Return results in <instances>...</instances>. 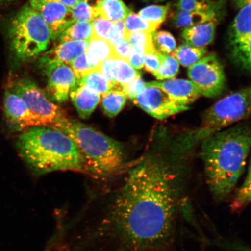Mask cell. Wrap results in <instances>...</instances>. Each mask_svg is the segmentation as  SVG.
<instances>
[{
  "mask_svg": "<svg viewBox=\"0 0 251 251\" xmlns=\"http://www.w3.org/2000/svg\"><path fill=\"white\" fill-rule=\"evenodd\" d=\"M88 45L89 42L87 41L61 42L43 55L40 60L41 65L55 63H63L69 65L75 58L86 52Z\"/></svg>",
  "mask_w": 251,
  "mask_h": 251,
  "instance_id": "cell-14",
  "label": "cell"
},
{
  "mask_svg": "<svg viewBox=\"0 0 251 251\" xmlns=\"http://www.w3.org/2000/svg\"><path fill=\"white\" fill-rule=\"evenodd\" d=\"M183 172L150 155L130 172L124 186L82 210L85 224L76 247L93 251H169L183 200Z\"/></svg>",
  "mask_w": 251,
  "mask_h": 251,
  "instance_id": "cell-1",
  "label": "cell"
},
{
  "mask_svg": "<svg viewBox=\"0 0 251 251\" xmlns=\"http://www.w3.org/2000/svg\"><path fill=\"white\" fill-rule=\"evenodd\" d=\"M59 131L74 141L82 160L83 172L97 178L111 177L123 165L121 143L89 126L69 120Z\"/></svg>",
  "mask_w": 251,
  "mask_h": 251,
  "instance_id": "cell-4",
  "label": "cell"
},
{
  "mask_svg": "<svg viewBox=\"0 0 251 251\" xmlns=\"http://www.w3.org/2000/svg\"><path fill=\"white\" fill-rule=\"evenodd\" d=\"M251 202V165L248 169L247 175L243 183L235 193L231 204L233 212H238L246 208Z\"/></svg>",
  "mask_w": 251,
  "mask_h": 251,
  "instance_id": "cell-28",
  "label": "cell"
},
{
  "mask_svg": "<svg viewBox=\"0 0 251 251\" xmlns=\"http://www.w3.org/2000/svg\"><path fill=\"white\" fill-rule=\"evenodd\" d=\"M169 9L168 5H150L141 9L138 15L144 20L160 25L165 21Z\"/></svg>",
  "mask_w": 251,
  "mask_h": 251,
  "instance_id": "cell-33",
  "label": "cell"
},
{
  "mask_svg": "<svg viewBox=\"0 0 251 251\" xmlns=\"http://www.w3.org/2000/svg\"><path fill=\"white\" fill-rule=\"evenodd\" d=\"M152 36L153 33L146 31L127 32L125 31V39L130 44L131 49L146 53L156 50L153 45Z\"/></svg>",
  "mask_w": 251,
  "mask_h": 251,
  "instance_id": "cell-27",
  "label": "cell"
},
{
  "mask_svg": "<svg viewBox=\"0 0 251 251\" xmlns=\"http://www.w3.org/2000/svg\"><path fill=\"white\" fill-rule=\"evenodd\" d=\"M251 95L249 87L219 100L204 112L199 129L188 135L187 139L193 144L247 119L251 112Z\"/></svg>",
  "mask_w": 251,
  "mask_h": 251,
  "instance_id": "cell-6",
  "label": "cell"
},
{
  "mask_svg": "<svg viewBox=\"0 0 251 251\" xmlns=\"http://www.w3.org/2000/svg\"><path fill=\"white\" fill-rule=\"evenodd\" d=\"M153 42L157 51L168 55L176 49V42L174 36L166 31L153 33Z\"/></svg>",
  "mask_w": 251,
  "mask_h": 251,
  "instance_id": "cell-30",
  "label": "cell"
},
{
  "mask_svg": "<svg viewBox=\"0 0 251 251\" xmlns=\"http://www.w3.org/2000/svg\"><path fill=\"white\" fill-rule=\"evenodd\" d=\"M69 65H70L77 78L82 77L93 71L98 70L89 60L86 52L75 58Z\"/></svg>",
  "mask_w": 251,
  "mask_h": 251,
  "instance_id": "cell-36",
  "label": "cell"
},
{
  "mask_svg": "<svg viewBox=\"0 0 251 251\" xmlns=\"http://www.w3.org/2000/svg\"><path fill=\"white\" fill-rule=\"evenodd\" d=\"M165 57V54H162L157 50L147 52L144 58V67L147 72L153 74L161 67Z\"/></svg>",
  "mask_w": 251,
  "mask_h": 251,
  "instance_id": "cell-37",
  "label": "cell"
},
{
  "mask_svg": "<svg viewBox=\"0 0 251 251\" xmlns=\"http://www.w3.org/2000/svg\"><path fill=\"white\" fill-rule=\"evenodd\" d=\"M93 36L97 38L108 40L109 39L114 28V23L97 17L92 22Z\"/></svg>",
  "mask_w": 251,
  "mask_h": 251,
  "instance_id": "cell-35",
  "label": "cell"
},
{
  "mask_svg": "<svg viewBox=\"0 0 251 251\" xmlns=\"http://www.w3.org/2000/svg\"><path fill=\"white\" fill-rule=\"evenodd\" d=\"M9 90L21 97L41 126L59 130L69 120L64 110L32 80L18 78L11 84Z\"/></svg>",
  "mask_w": 251,
  "mask_h": 251,
  "instance_id": "cell-7",
  "label": "cell"
},
{
  "mask_svg": "<svg viewBox=\"0 0 251 251\" xmlns=\"http://www.w3.org/2000/svg\"></svg>",
  "mask_w": 251,
  "mask_h": 251,
  "instance_id": "cell-46",
  "label": "cell"
},
{
  "mask_svg": "<svg viewBox=\"0 0 251 251\" xmlns=\"http://www.w3.org/2000/svg\"><path fill=\"white\" fill-rule=\"evenodd\" d=\"M133 102L151 117L163 120L187 111L190 106L172 99L159 87L146 86Z\"/></svg>",
  "mask_w": 251,
  "mask_h": 251,
  "instance_id": "cell-9",
  "label": "cell"
},
{
  "mask_svg": "<svg viewBox=\"0 0 251 251\" xmlns=\"http://www.w3.org/2000/svg\"><path fill=\"white\" fill-rule=\"evenodd\" d=\"M70 96L78 115L83 119L90 117L100 100L99 93L76 81L71 89Z\"/></svg>",
  "mask_w": 251,
  "mask_h": 251,
  "instance_id": "cell-16",
  "label": "cell"
},
{
  "mask_svg": "<svg viewBox=\"0 0 251 251\" xmlns=\"http://www.w3.org/2000/svg\"><path fill=\"white\" fill-rule=\"evenodd\" d=\"M17 145L22 158L37 175L55 171L83 172L76 144L61 131L45 126L30 127L20 135Z\"/></svg>",
  "mask_w": 251,
  "mask_h": 251,
  "instance_id": "cell-3",
  "label": "cell"
},
{
  "mask_svg": "<svg viewBox=\"0 0 251 251\" xmlns=\"http://www.w3.org/2000/svg\"><path fill=\"white\" fill-rule=\"evenodd\" d=\"M251 37L228 42V55L235 65L243 71L251 70Z\"/></svg>",
  "mask_w": 251,
  "mask_h": 251,
  "instance_id": "cell-17",
  "label": "cell"
},
{
  "mask_svg": "<svg viewBox=\"0 0 251 251\" xmlns=\"http://www.w3.org/2000/svg\"><path fill=\"white\" fill-rule=\"evenodd\" d=\"M102 106L105 114L114 118L120 112L126 102L127 97L121 84H117L102 96Z\"/></svg>",
  "mask_w": 251,
  "mask_h": 251,
  "instance_id": "cell-21",
  "label": "cell"
},
{
  "mask_svg": "<svg viewBox=\"0 0 251 251\" xmlns=\"http://www.w3.org/2000/svg\"><path fill=\"white\" fill-rule=\"evenodd\" d=\"M94 7L96 17H101L112 23L124 22L130 11L122 0H100Z\"/></svg>",
  "mask_w": 251,
  "mask_h": 251,
  "instance_id": "cell-18",
  "label": "cell"
},
{
  "mask_svg": "<svg viewBox=\"0 0 251 251\" xmlns=\"http://www.w3.org/2000/svg\"><path fill=\"white\" fill-rule=\"evenodd\" d=\"M75 23H91L96 17L93 6L89 0H80L74 7L71 9Z\"/></svg>",
  "mask_w": 251,
  "mask_h": 251,
  "instance_id": "cell-32",
  "label": "cell"
},
{
  "mask_svg": "<svg viewBox=\"0 0 251 251\" xmlns=\"http://www.w3.org/2000/svg\"><path fill=\"white\" fill-rule=\"evenodd\" d=\"M234 2L237 7L240 8L243 7V6L251 3V0H234Z\"/></svg>",
  "mask_w": 251,
  "mask_h": 251,
  "instance_id": "cell-43",
  "label": "cell"
},
{
  "mask_svg": "<svg viewBox=\"0 0 251 251\" xmlns=\"http://www.w3.org/2000/svg\"><path fill=\"white\" fill-rule=\"evenodd\" d=\"M4 109L5 117L14 130L24 131L30 127L41 126L26 103L10 90L5 93Z\"/></svg>",
  "mask_w": 251,
  "mask_h": 251,
  "instance_id": "cell-12",
  "label": "cell"
},
{
  "mask_svg": "<svg viewBox=\"0 0 251 251\" xmlns=\"http://www.w3.org/2000/svg\"><path fill=\"white\" fill-rule=\"evenodd\" d=\"M251 144L250 127L240 124L202 141L201 156L206 183L216 201L230 195L243 175Z\"/></svg>",
  "mask_w": 251,
  "mask_h": 251,
  "instance_id": "cell-2",
  "label": "cell"
},
{
  "mask_svg": "<svg viewBox=\"0 0 251 251\" xmlns=\"http://www.w3.org/2000/svg\"><path fill=\"white\" fill-rule=\"evenodd\" d=\"M144 2L146 3H158L166 1V0H143Z\"/></svg>",
  "mask_w": 251,
  "mask_h": 251,
  "instance_id": "cell-45",
  "label": "cell"
},
{
  "mask_svg": "<svg viewBox=\"0 0 251 251\" xmlns=\"http://www.w3.org/2000/svg\"><path fill=\"white\" fill-rule=\"evenodd\" d=\"M251 36V3L240 8L228 33V42Z\"/></svg>",
  "mask_w": 251,
  "mask_h": 251,
  "instance_id": "cell-22",
  "label": "cell"
},
{
  "mask_svg": "<svg viewBox=\"0 0 251 251\" xmlns=\"http://www.w3.org/2000/svg\"><path fill=\"white\" fill-rule=\"evenodd\" d=\"M125 28L123 21L114 23V30L112 31L108 42L112 46L125 39Z\"/></svg>",
  "mask_w": 251,
  "mask_h": 251,
  "instance_id": "cell-41",
  "label": "cell"
},
{
  "mask_svg": "<svg viewBox=\"0 0 251 251\" xmlns=\"http://www.w3.org/2000/svg\"><path fill=\"white\" fill-rule=\"evenodd\" d=\"M187 75L201 96L208 98L221 95L225 89L226 79L224 67L214 54L203 56L188 67Z\"/></svg>",
  "mask_w": 251,
  "mask_h": 251,
  "instance_id": "cell-8",
  "label": "cell"
},
{
  "mask_svg": "<svg viewBox=\"0 0 251 251\" xmlns=\"http://www.w3.org/2000/svg\"><path fill=\"white\" fill-rule=\"evenodd\" d=\"M125 31L127 32L135 31H146V32L154 33L160 25L151 23L144 20L140 15L130 11L124 21Z\"/></svg>",
  "mask_w": 251,
  "mask_h": 251,
  "instance_id": "cell-29",
  "label": "cell"
},
{
  "mask_svg": "<svg viewBox=\"0 0 251 251\" xmlns=\"http://www.w3.org/2000/svg\"><path fill=\"white\" fill-rule=\"evenodd\" d=\"M206 53L205 48H197L186 44L176 49L172 55L177 59L179 64L184 67H190L203 58Z\"/></svg>",
  "mask_w": 251,
  "mask_h": 251,
  "instance_id": "cell-25",
  "label": "cell"
},
{
  "mask_svg": "<svg viewBox=\"0 0 251 251\" xmlns=\"http://www.w3.org/2000/svg\"><path fill=\"white\" fill-rule=\"evenodd\" d=\"M221 9V6L211 11L187 12L177 8L172 15L173 23L177 28L186 29L208 20L215 16L219 15Z\"/></svg>",
  "mask_w": 251,
  "mask_h": 251,
  "instance_id": "cell-19",
  "label": "cell"
},
{
  "mask_svg": "<svg viewBox=\"0 0 251 251\" xmlns=\"http://www.w3.org/2000/svg\"><path fill=\"white\" fill-rule=\"evenodd\" d=\"M76 82L84 84L95 91L100 96H103L112 89L116 84H112L100 73L99 70L93 71L80 78H76Z\"/></svg>",
  "mask_w": 251,
  "mask_h": 251,
  "instance_id": "cell-24",
  "label": "cell"
},
{
  "mask_svg": "<svg viewBox=\"0 0 251 251\" xmlns=\"http://www.w3.org/2000/svg\"><path fill=\"white\" fill-rule=\"evenodd\" d=\"M113 50L114 58L127 61L131 54V47L127 41L124 39L113 46Z\"/></svg>",
  "mask_w": 251,
  "mask_h": 251,
  "instance_id": "cell-39",
  "label": "cell"
},
{
  "mask_svg": "<svg viewBox=\"0 0 251 251\" xmlns=\"http://www.w3.org/2000/svg\"><path fill=\"white\" fill-rule=\"evenodd\" d=\"M179 71V63L174 56L165 55L161 67L154 73L153 76L158 80H166L174 78Z\"/></svg>",
  "mask_w": 251,
  "mask_h": 251,
  "instance_id": "cell-31",
  "label": "cell"
},
{
  "mask_svg": "<svg viewBox=\"0 0 251 251\" xmlns=\"http://www.w3.org/2000/svg\"><path fill=\"white\" fill-rule=\"evenodd\" d=\"M122 87L127 98L131 99L133 101L145 89L146 82L141 77H139L131 81L130 83L122 86Z\"/></svg>",
  "mask_w": 251,
  "mask_h": 251,
  "instance_id": "cell-38",
  "label": "cell"
},
{
  "mask_svg": "<svg viewBox=\"0 0 251 251\" xmlns=\"http://www.w3.org/2000/svg\"><path fill=\"white\" fill-rule=\"evenodd\" d=\"M218 23L219 15L215 16L203 23L184 29L182 37L187 45L204 48L214 40Z\"/></svg>",
  "mask_w": 251,
  "mask_h": 251,
  "instance_id": "cell-15",
  "label": "cell"
},
{
  "mask_svg": "<svg viewBox=\"0 0 251 251\" xmlns=\"http://www.w3.org/2000/svg\"><path fill=\"white\" fill-rule=\"evenodd\" d=\"M30 6L38 12L51 32V39L60 37L74 23L71 8L55 0H30Z\"/></svg>",
  "mask_w": 251,
  "mask_h": 251,
  "instance_id": "cell-10",
  "label": "cell"
},
{
  "mask_svg": "<svg viewBox=\"0 0 251 251\" xmlns=\"http://www.w3.org/2000/svg\"><path fill=\"white\" fill-rule=\"evenodd\" d=\"M146 86L159 87L178 102L190 106L201 96L199 89L191 80L172 78L162 81H152Z\"/></svg>",
  "mask_w": 251,
  "mask_h": 251,
  "instance_id": "cell-13",
  "label": "cell"
},
{
  "mask_svg": "<svg viewBox=\"0 0 251 251\" xmlns=\"http://www.w3.org/2000/svg\"><path fill=\"white\" fill-rule=\"evenodd\" d=\"M93 36V27L91 23H74L61 34L59 38L63 42L68 41H87Z\"/></svg>",
  "mask_w": 251,
  "mask_h": 251,
  "instance_id": "cell-26",
  "label": "cell"
},
{
  "mask_svg": "<svg viewBox=\"0 0 251 251\" xmlns=\"http://www.w3.org/2000/svg\"><path fill=\"white\" fill-rule=\"evenodd\" d=\"M112 75L114 82L122 86L141 77L140 72L131 67L127 61L117 58H113Z\"/></svg>",
  "mask_w": 251,
  "mask_h": 251,
  "instance_id": "cell-23",
  "label": "cell"
},
{
  "mask_svg": "<svg viewBox=\"0 0 251 251\" xmlns=\"http://www.w3.org/2000/svg\"><path fill=\"white\" fill-rule=\"evenodd\" d=\"M85 52L89 60L97 69L106 59L114 58L111 44L108 40L94 37L89 41Z\"/></svg>",
  "mask_w": 251,
  "mask_h": 251,
  "instance_id": "cell-20",
  "label": "cell"
},
{
  "mask_svg": "<svg viewBox=\"0 0 251 251\" xmlns=\"http://www.w3.org/2000/svg\"><path fill=\"white\" fill-rule=\"evenodd\" d=\"M48 77L47 90L53 101L62 103L68 101L76 77L70 66L63 63L43 65Z\"/></svg>",
  "mask_w": 251,
  "mask_h": 251,
  "instance_id": "cell-11",
  "label": "cell"
},
{
  "mask_svg": "<svg viewBox=\"0 0 251 251\" xmlns=\"http://www.w3.org/2000/svg\"><path fill=\"white\" fill-rule=\"evenodd\" d=\"M15 1L17 0H0V9Z\"/></svg>",
  "mask_w": 251,
  "mask_h": 251,
  "instance_id": "cell-44",
  "label": "cell"
},
{
  "mask_svg": "<svg viewBox=\"0 0 251 251\" xmlns=\"http://www.w3.org/2000/svg\"><path fill=\"white\" fill-rule=\"evenodd\" d=\"M222 4H215L209 0H178L177 8L187 12H204L213 10Z\"/></svg>",
  "mask_w": 251,
  "mask_h": 251,
  "instance_id": "cell-34",
  "label": "cell"
},
{
  "mask_svg": "<svg viewBox=\"0 0 251 251\" xmlns=\"http://www.w3.org/2000/svg\"><path fill=\"white\" fill-rule=\"evenodd\" d=\"M8 34L12 51L20 61L45 51L51 39L49 27L30 5L25 6L12 18Z\"/></svg>",
  "mask_w": 251,
  "mask_h": 251,
  "instance_id": "cell-5",
  "label": "cell"
},
{
  "mask_svg": "<svg viewBox=\"0 0 251 251\" xmlns=\"http://www.w3.org/2000/svg\"><path fill=\"white\" fill-rule=\"evenodd\" d=\"M56 1L61 2L66 7L71 9L74 7L80 0H56Z\"/></svg>",
  "mask_w": 251,
  "mask_h": 251,
  "instance_id": "cell-42",
  "label": "cell"
},
{
  "mask_svg": "<svg viewBox=\"0 0 251 251\" xmlns=\"http://www.w3.org/2000/svg\"><path fill=\"white\" fill-rule=\"evenodd\" d=\"M145 52L131 49V54L128 59V63L136 70L143 68Z\"/></svg>",
  "mask_w": 251,
  "mask_h": 251,
  "instance_id": "cell-40",
  "label": "cell"
}]
</instances>
